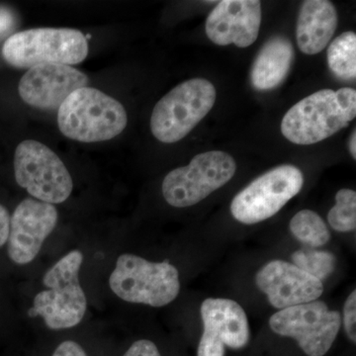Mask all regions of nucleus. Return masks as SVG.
<instances>
[{"label": "nucleus", "instance_id": "obj_12", "mask_svg": "<svg viewBox=\"0 0 356 356\" xmlns=\"http://www.w3.org/2000/svg\"><path fill=\"white\" fill-rule=\"evenodd\" d=\"M203 334L197 356H225V348H245L250 341L247 314L231 299L208 298L201 305Z\"/></svg>", "mask_w": 356, "mask_h": 356}, {"label": "nucleus", "instance_id": "obj_21", "mask_svg": "<svg viewBox=\"0 0 356 356\" xmlns=\"http://www.w3.org/2000/svg\"><path fill=\"white\" fill-rule=\"evenodd\" d=\"M327 221L332 229L341 233L355 231L356 228V193L343 188L337 192L336 205L330 210Z\"/></svg>", "mask_w": 356, "mask_h": 356}, {"label": "nucleus", "instance_id": "obj_25", "mask_svg": "<svg viewBox=\"0 0 356 356\" xmlns=\"http://www.w3.org/2000/svg\"><path fill=\"white\" fill-rule=\"evenodd\" d=\"M51 356H88L83 348L76 341H65L56 348Z\"/></svg>", "mask_w": 356, "mask_h": 356}, {"label": "nucleus", "instance_id": "obj_3", "mask_svg": "<svg viewBox=\"0 0 356 356\" xmlns=\"http://www.w3.org/2000/svg\"><path fill=\"white\" fill-rule=\"evenodd\" d=\"M128 124L123 105L99 89H76L58 110V126L65 137L97 143L120 135Z\"/></svg>", "mask_w": 356, "mask_h": 356}, {"label": "nucleus", "instance_id": "obj_8", "mask_svg": "<svg viewBox=\"0 0 356 356\" xmlns=\"http://www.w3.org/2000/svg\"><path fill=\"white\" fill-rule=\"evenodd\" d=\"M236 170L231 154L220 151L199 154L188 165L166 175L161 187L163 197L172 207H191L228 184Z\"/></svg>", "mask_w": 356, "mask_h": 356}, {"label": "nucleus", "instance_id": "obj_7", "mask_svg": "<svg viewBox=\"0 0 356 356\" xmlns=\"http://www.w3.org/2000/svg\"><path fill=\"white\" fill-rule=\"evenodd\" d=\"M14 175L19 186L46 203L65 202L74 189L72 175L62 159L38 140H25L16 147Z\"/></svg>", "mask_w": 356, "mask_h": 356}, {"label": "nucleus", "instance_id": "obj_2", "mask_svg": "<svg viewBox=\"0 0 356 356\" xmlns=\"http://www.w3.org/2000/svg\"><path fill=\"white\" fill-rule=\"evenodd\" d=\"M83 255L74 250L65 254L44 274L47 290L35 296L30 318H43L51 330H67L76 327L83 321L88 309L86 293L79 283V270Z\"/></svg>", "mask_w": 356, "mask_h": 356}, {"label": "nucleus", "instance_id": "obj_6", "mask_svg": "<svg viewBox=\"0 0 356 356\" xmlns=\"http://www.w3.org/2000/svg\"><path fill=\"white\" fill-rule=\"evenodd\" d=\"M216 88L205 79L178 84L153 110L151 130L156 139L173 144L184 139L209 113L216 102Z\"/></svg>", "mask_w": 356, "mask_h": 356}, {"label": "nucleus", "instance_id": "obj_27", "mask_svg": "<svg viewBox=\"0 0 356 356\" xmlns=\"http://www.w3.org/2000/svg\"><path fill=\"white\" fill-rule=\"evenodd\" d=\"M350 152L353 159H356V132L355 130L351 134L350 139Z\"/></svg>", "mask_w": 356, "mask_h": 356}, {"label": "nucleus", "instance_id": "obj_24", "mask_svg": "<svg viewBox=\"0 0 356 356\" xmlns=\"http://www.w3.org/2000/svg\"><path fill=\"white\" fill-rule=\"evenodd\" d=\"M124 356H161V353L153 341L140 339L130 346Z\"/></svg>", "mask_w": 356, "mask_h": 356}, {"label": "nucleus", "instance_id": "obj_14", "mask_svg": "<svg viewBox=\"0 0 356 356\" xmlns=\"http://www.w3.org/2000/svg\"><path fill=\"white\" fill-rule=\"evenodd\" d=\"M255 282L270 305L280 310L316 301L324 292L322 281L284 261H273L262 266Z\"/></svg>", "mask_w": 356, "mask_h": 356}, {"label": "nucleus", "instance_id": "obj_5", "mask_svg": "<svg viewBox=\"0 0 356 356\" xmlns=\"http://www.w3.org/2000/svg\"><path fill=\"white\" fill-rule=\"evenodd\" d=\"M88 55L86 36L76 29L37 28L11 35L2 47L7 64L31 69L41 64H81Z\"/></svg>", "mask_w": 356, "mask_h": 356}, {"label": "nucleus", "instance_id": "obj_18", "mask_svg": "<svg viewBox=\"0 0 356 356\" xmlns=\"http://www.w3.org/2000/svg\"><path fill=\"white\" fill-rule=\"evenodd\" d=\"M327 65L332 74L341 81L356 77V35L348 31L339 35L327 51Z\"/></svg>", "mask_w": 356, "mask_h": 356}, {"label": "nucleus", "instance_id": "obj_13", "mask_svg": "<svg viewBox=\"0 0 356 356\" xmlns=\"http://www.w3.org/2000/svg\"><path fill=\"white\" fill-rule=\"evenodd\" d=\"M88 83V76L72 65L41 64L26 72L18 84V93L34 108L58 110L70 93Z\"/></svg>", "mask_w": 356, "mask_h": 356}, {"label": "nucleus", "instance_id": "obj_17", "mask_svg": "<svg viewBox=\"0 0 356 356\" xmlns=\"http://www.w3.org/2000/svg\"><path fill=\"white\" fill-rule=\"evenodd\" d=\"M294 56V48L289 40L283 36L269 39L261 47L252 64V86L261 91L278 88L289 74Z\"/></svg>", "mask_w": 356, "mask_h": 356}, {"label": "nucleus", "instance_id": "obj_10", "mask_svg": "<svg viewBox=\"0 0 356 356\" xmlns=\"http://www.w3.org/2000/svg\"><path fill=\"white\" fill-rule=\"evenodd\" d=\"M341 325V314L323 301L283 309L269 320L273 332L294 339L308 356H324L331 350Z\"/></svg>", "mask_w": 356, "mask_h": 356}, {"label": "nucleus", "instance_id": "obj_4", "mask_svg": "<svg viewBox=\"0 0 356 356\" xmlns=\"http://www.w3.org/2000/svg\"><path fill=\"white\" fill-rule=\"evenodd\" d=\"M109 285L124 301L159 308L177 298L179 273L168 261L151 262L138 255L124 254L117 259Z\"/></svg>", "mask_w": 356, "mask_h": 356}, {"label": "nucleus", "instance_id": "obj_16", "mask_svg": "<svg viewBox=\"0 0 356 356\" xmlns=\"http://www.w3.org/2000/svg\"><path fill=\"white\" fill-rule=\"evenodd\" d=\"M336 7L327 0H307L300 8L296 40L300 51L306 55L321 53L336 33Z\"/></svg>", "mask_w": 356, "mask_h": 356}, {"label": "nucleus", "instance_id": "obj_22", "mask_svg": "<svg viewBox=\"0 0 356 356\" xmlns=\"http://www.w3.org/2000/svg\"><path fill=\"white\" fill-rule=\"evenodd\" d=\"M343 325L346 334L356 343V291L351 293L343 307Z\"/></svg>", "mask_w": 356, "mask_h": 356}, {"label": "nucleus", "instance_id": "obj_11", "mask_svg": "<svg viewBox=\"0 0 356 356\" xmlns=\"http://www.w3.org/2000/svg\"><path fill=\"white\" fill-rule=\"evenodd\" d=\"M58 220L53 204L26 198L10 217L7 254L14 264L25 266L36 259Z\"/></svg>", "mask_w": 356, "mask_h": 356}, {"label": "nucleus", "instance_id": "obj_26", "mask_svg": "<svg viewBox=\"0 0 356 356\" xmlns=\"http://www.w3.org/2000/svg\"><path fill=\"white\" fill-rule=\"evenodd\" d=\"M10 228V215L8 210L0 204V248L7 243Z\"/></svg>", "mask_w": 356, "mask_h": 356}, {"label": "nucleus", "instance_id": "obj_20", "mask_svg": "<svg viewBox=\"0 0 356 356\" xmlns=\"http://www.w3.org/2000/svg\"><path fill=\"white\" fill-rule=\"evenodd\" d=\"M291 259L294 266L320 281L327 280L337 266V257L334 254L312 248L297 250Z\"/></svg>", "mask_w": 356, "mask_h": 356}, {"label": "nucleus", "instance_id": "obj_19", "mask_svg": "<svg viewBox=\"0 0 356 356\" xmlns=\"http://www.w3.org/2000/svg\"><path fill=\"white\" fill-rule=\"evenodd\" d=\"M292 235L309 248H320L329 243L331 233L317 213L302 210L292 218L289 225Z\"/></svg>", "mask_w": 356, "mask_h": 356}, {"label": "nucleus", "instance_id": "obj_15", "mask_svg": "<svg viewBox=\"0 0 356 356\" xmlns=\"http://www.w3.org/2000/svg\"><path fill=\"white\" fill-rule=\"evenodd\" d=\"M261 24L259 0H222L206 20V34L219 46L247 48L257 41Z\"/></svg>", "mask_w": 356, "mask_h": 356}, {"label": "nucleus", "instance_id": "obj_1", "mask_svg": "<svg viewBox=\"0 0 356 356\" xmlns=\"http://www.w3.org/2000/svg\"><path fill=\"white\" fill-rule=\"evenodd\" d=\"M355 116V89H323L289 109L281 122V132L293 144L308 146L348 127Z\"/></svg>", "mask_w": 356, "mask_h": 356}, {"label": "nucleus", "instance_id": "obj_23", "mask_svg": "<svg viewBox=\"0 0 356 356\" xmlns=\"http://www.w3.org/2000/svg\"><path fill=\"white\" fill-rule=\"evenodd\" d=\"M17 26V15L10 7L0 6V39L4 38Z\"/></svg>", "mask_w": 356, "mask_h": 356}, {"label": "nucleus", "instance_id": "obj_9", "mask_svg": "<svg viewBox=\"0 0 356 356\" xmlns=\"http://www.w3.org/2000/svg\"><path fill=\"white\" fill-rule=\"evenodd\" d=\"M304 175L298 168L282 165L255 178L231 204L236 221L254 225L273 217L301 191Z\"/></svg>", "mask_w": 356, "mask_h": 356}]
</instances>
